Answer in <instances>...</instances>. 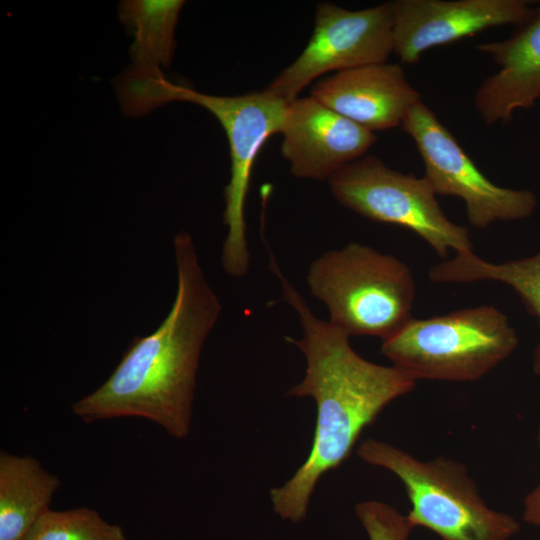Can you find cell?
Segmentation results:
<instances>
[{"mask_svg":"<svg viewBox=\"0 0 540 540\" xmlns=\"http://www.w3.org/2000/svg\"><path fill=\"white\" fill-rule=\"evenodd\" d=\"M269 268L280 282L284 301L297 314L302 336L286 337L304 355V377L287 397L312 398L316 422L306 460L283 485L270 490L274 512L283 520L305 519L320 479L351 454L363 430L416 382L395 366L371 362L350 344V335L314 315L304 297L269 251Z\"/></svg>","mask_w":540,"mask_h":540,"instance_id":"obj_1","label":"cell"},{"mask_svg":"<svg viewBox=\"0 0 540 540\" xmlns=\"http://www.w3.org/2000/svg\"><path fill=\"white\" fill-rule=\"evenodd\" d=\"M401 127L413 139L424 163V177L435 193L461 199L473 227L484 229L534 214L536 195L527 189L501 187L488 179L422 100L410 108Z\"/></svg>","mask_w":540,"mask_h":540,"instance_id":"obj_8","label":"cell"},{"mask_svg":"<svg viewBox=\"0 0 540 540\" xmlns=\"http://www.w3.org/2000/svg\"><path fill=\"white\" fill-rule=\"evenodd\" d=\"M519 339L508 317L492 306L412 318L382 341L381 353L415 382L476 381L506 360Z\"/></svg>","mask_w":540,"mask_h":540,"instance_id":"obj_6","label":"cell"},{"mask_svg":"<svg viewBox=\"0 0 540 540\" xmlns=\"http://www.w3.org/2000/svg\"><path fill=\"white\" fill-rule=\"evenodd\" d=\"M281 152L291 173L303 179L329 180L362 158L376 142L374 132L327 108L312 96L289 102Z\"/></svg>","mask_w":540,"mask_h":540,"instance_id":"obj_11","label":"cell"},{"mask_svg":"<svg viewBox=\"0 0 540 540\" xmlns=\"http://www.w3.org/2000/svg\"><path fill=\"white\" fill-rule=\"evenodd\" d=\"M435 283L495 281L508 285L520 297L540 329V250L528 257L501 263L486 261L473 252L458 253L429 269ZM532 369L540 376V340L532 356Z\"/></svg>","mask_w":540,"mask_h":540,"instance_id":"obj_15","label":"cell"},{"mask_svg":"<svg viewBox=\"0 0 540 540\" xmlns=\"http://www.w3.org/2000/svg\"><path fill=\"white\" fill-rule=\"evenodd\" d=\"M537 441L540 447V427ZM523 520L529 524L540 526V483L524 499Z\"/></svg>","mask_w":540,"mask_h":540,"instance_id":"obj_19","label":"cell"},{"mask_svg":"<svg viewBox=\"0 0 540 540\" xmlns=\"http://www.w3.org/2000/svg\"><path fill=\"white\" fill-rule=\"evenodd\" d=\"M355 514L369 540H408L413 529L406 515L377 500L357 503Z\"/></svg>","mask_w":540,"mask_h":540,"instance_id":"obj_18","label":"cell"},{"mask_svg":"<svg viewBox=\"0 0 540 540\" xmlns=\"http://www.w3.org/2000/svg\"><path fill=\"white\" fill-rule=\"evenodd\" d=\"M365 463L384 468L403 483L411 508L406 515L415 527L441 540H508L520 524L509 514L488 507L464 464L446 457L422 461L374 438L356 450Z\"/></svg>","mask_w":540,"mask_h":540,"instance_id":"obj_5","label":"cell"},{"mask_svg":"<svg viewBox=\"0 0 540 540\" xmlns=\"http://www.w3.org/2000/svg\"><path fill=\"white\" fill-rule=\"evenodd\" d=\"M310 293L329 322L350 336L389 338L412 318L416 285L410 268L392 254L351 242L318 256L309 266Z\"/></svg>","mask_w":540,"mask_h":540,"instance_id":"obj_4","label":"cell"},{"mask_svg":"<svg viewBox=\"0 0 540 540\" xmlns=\"http://www.w3.org/2000/svg\"><path fill=\"white\" fill-rule=\"evenodd\" d=\"M311 96L372 132L401 126L410 108L422 100L402 67L387 62L323 78L313 86Z\"/></svg>","mask_w":540,"mask_h":540,"instance_id":"obj_12","label":"cell"},{"mask_svg":"<svg viewBox=\"0 0 540 540\" xmlns=\"http://www.w3.org/2000/svg\"><path fill=\"white\" fill-rule=\"evenodd\" d=\"M476 48L499 66L475 93V108L484 123H506L515 112L531 109L540 99V4L509 38Z\"/></svg>","mask_w":540,"mask_h":540,"instance_id":"obj_13","label":"cell"},{"mask_svg":"<svg viewBox=\"0 0 540 540\" xmlns=\"http://www.w3.org/2000/svg\"><path fill=\"white\" fill-rule=\"evenodd\" d=\"M391 53L392 2L356 11L320 3L308 44L266 90L291 102L301 90L325 73L385 63Z\"/></svg>","mask_w":540,"mask_h":540,"instance_id":"obj_9","label":"cell"},{"mask_svg":"<svg viewBox=\"0 0 540 540\" xmlns=\"http://www.w3.org/2000/svg\"><path fill=\"white\" fill-rule=\"evenodd\" d=\"M328 182L341 205L372 221L412 231L440 257L450 250L473 252L468 228L447 218L424 176L402 173L375 156H366L343 167Z\"/></svg>","mask_w":540,"mask_h":540,"instance_id":"obj_7","label":"cell"},{"mask_svg":"<svg viewBox=\"0 0 540 540\" xmlns=\"http://www.w3.org/2000/svg\"><path fill=\"white\" fill-rule=\"evenodd\" d=\"M129 100L138 116L173 101L194 103L211 112L224 128L231 166L224 189L223 222L227 235L221 263L231 277H244L250 264L245 203L254 162L267 139L281 132L289 102L266 89L239 96L203 94L170 81L162 72L137 79Z\"/></svg>","mask_w":540,"mask_h":540,"instance_id":"obj_3","label":"cell"},{"mask_svg":"<svg viewBox=\"0 0 540 540\" xmlns=\"http://www.w3.org/2000/svg\"><path fill=\"white\" fill-rule=\"evenodd\" d=\"M60 479L29 455L0 452V540H23L49 510Z\"/></svg>","mask_w":540,"mask_h":540,"instance_id":"obj_14","label":"cell"},{"mask_svg":"<svg viewBox=\"0 0 540 540\" xmlns=\"http://www.w3.org/2000/svg\"><path fill=\"white\" fill-rule=\"evenodd\" d=\"M393 5V53L406 64L428 49L482 30L522 25L534 8L527 0H397Z\"/></svg>","mask_w":540,"mask_h":540,"instance_id":"obj_10","label":"cell"},{"mask_svg":"<svg viewBox=\"0 0 540 540\" xmlns=\"http://www.w3.org/2000/svg\"><path fill=\"white\" fill-rule=\"evenodd\" d=\"M177 288L158 328L137 336L109 378L72 405L84 422L141 417L182 439L191 428L199 360L221 302L202 270L191 235L173 238Z\"/></svg>","mask_w":540,"mask_h":540,"instance_id":"obj_2","label":"cell"},{"mask_svg":"<svg viewBox=\"0 0 540 540\" xmlns=\"http://www.w3.org/2000/svg\"><path fill=\"white\" fill-rule=\"evenodd\" d=\"M182 0H127L119 4V18L133 36L130 47L135 73H154L169 68L174 48V31Z\"/></svg>","mask_w":540,"mask_h":540,"instance_id":"obj_16","label":"cell"},{"mask_svg":"<svg viewBox=\"0 0 540 540\" xmlns=\"http://www.w3.org/2000/svg\"><path fill=\"white\" fill-rule=\"evenodd\" d=\"M23 540H128L119 525L108 523L91 508L47 510Z\"/></svg>","mask_w":540,"mask_h":540,"instance_id":"obj_17","label":"cell"}]
</instances>
